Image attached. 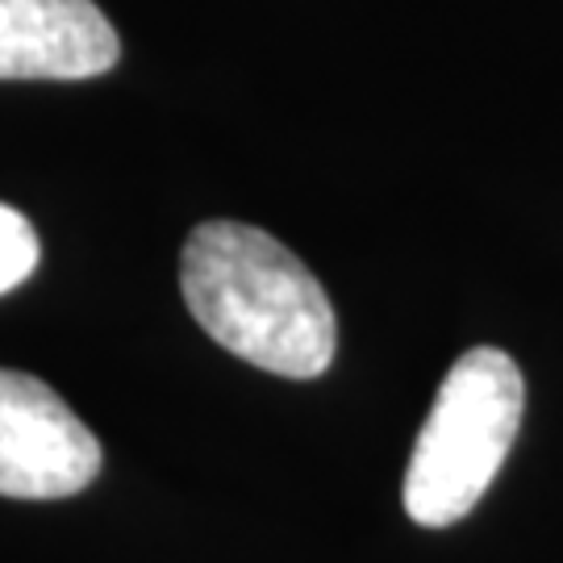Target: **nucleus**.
<instances>
[{
  "label": "nucleus",
  "mask_w": 563,
  "mask_h": 563,
  "mask_svg": "<svg viewBox=\"0 0 563 563\" xmlns=\"http://www.w3.org/2000/svg\"><path fill=\"white\" fill-rule=\"evenodd\" d=\"M42 255L38 230L13 205H0V297L34 276Z\"/></svg>",
  "instance_id": "39448f33"
},
{
  "label": "nucleus",
  "mask_w": 563,
  "mask_h": 563,
  "mask_svg": "<svg viewBox=\"0 0 563 563\" xmlns=\"http://www.w3.org/2000/svg\"><path fill=\"white\" fill-rule=\"evenodd\" d=\"M121 42L92 0H0V80H92Z\"/></svg>",
  "instance_id": "20e7f679"
},
{
  "label": "nucleus",
  "mask_w": 563,
  "mask_h": 563,
  "mask_svg": "<svg viewBox=\"0 0 563 563\" xmlns=\"http://www.w3.org/2000/svg\"><path fill=\"white\" fill-rule=\"evenodd\" d=\"M522 405V372L505 351L460 355L405 467V514L430 530L467 518L518 439Z\"/></svg>",
  "instance_id": "f03ea898"
},
{
  "label": "nucleus",
  "mask_w": 563,
  "mask_h": 563,
  "mask_svg": "<svg viewBox=\"0 0 563 563\" xmlns=\"http://www.w3.org/2000/svg\"><path fill=\"white\" fill-rule=\"evenodd\" d=\"M101 472V443L38 376L0 367V497L59 501Z\"/></svg>",
  "instance_id": "7ed1b4c3"
},
{
  "label": "nucleus",
  "mask_w": 563,
  "mask_h": 563,
  "mask_svg": "<svg viewBox=\"0 0 563 563\" xmlns=\"http://www.w3.org/2000/svg\"><path fill=\"white\" fill-rule=\"evenodd\" d=\"M188 313L242 363L313 380L334 363L339 318L318 276L246 222H201L180 255Z\"/></svg>",
  "instance_id": "f257e3e1"
}]
</instances>
